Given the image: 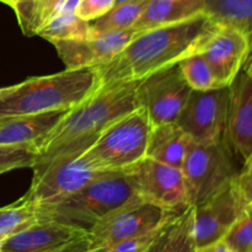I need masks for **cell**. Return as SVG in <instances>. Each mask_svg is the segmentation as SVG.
Instances as JSON below:
<instances>
[{"label":"cell","mask_w":252,"mask_h":252,"mask_svg":"<svg viewBox=\"0 0 252 252\" xmlns=\"http://www.w3.org/2000/svg\"><path fill=\"white\" fill-rule=\"evenodd\" d=\"M251 36L236 29L216 25L198 53L204 57L220 88L229 86L250 58Z\"/></svg>","instance_id":"cell-14"},{"label":"cell","mask_w":252,"mask_h":252,"mask_svg":"<svg viewBox=\"0 0 252 252\" xmlns=\"http://www.w3.org/2000/svg\"><path fill=\"white\" fill-rule=\"evenodd\" d=\"M193 208L194 239L199 248L220 240L244 212L252 209V201L239 192L233 180L225 189Z\"/></svg>","instance_id":"cell-13"},{"label":"cell","mask_w":252,"mask_h":252,"mask_svg":"<svg viewBox=\"0 0 252 252\" xmlns=\"http://www.w3.org/2000/svg\"><path fill=\"white\" fill-rule=\"evenodd\" d=\"M191 91L179 63L160 69L135 84L138 106L144 108L152 126L176 122Z\"/></svg>","instance_id":"cell-9"},{"label":"cell","mask_w":252,"mask_h":252,"mask_svg":"<svg viewBox=\"0 0 252 252\" xmlns=\"http://www.w3.org/2000/svg\"><path fill=\"white\" fill-rule=\"evenodd\" d=\"M37 155V150L32 148L0 144V175L15 169L33 167Z\"/></svg>","instance_id":"cell-28"},{"label":"cell","mask_w":252,"mask_h":252,"mask_svg":"<svg viewBox=\"0 0 252 252\" xmlns=\"http://www.w3.org/2000/svg\"><path fill=\"white\" fill-rule=\"evenodd\" d=\"M89 231L57 220H37L2 241L1 252H53Z\"/></svg>","instance_id":"cell-16"},{"label":"cell","mask_w":252,"mask_h":252,"mask_svg":"<svg viewBox=\"0 0 252 252\" xmlns=\"http://www.w3.org/2000/svg\"><path fill=\"white\" fill-rule=\"evenodd\" d=\"M53 252H90V241H89V234L80 239L70 241L66 245L62 246L58 250Z\"/></svg>","instance_id":"cell-31"},{"label":"cell","mask_w":252,"mask_h":252,"mask_svg":"<svg viewBox=\"0 0 252 252\" xmlns=\"http://www.w3.org/2000/svg\"><path fill=\"white\" fill-rule=\"evenodd\" d=\"M65 111L0 117V144L32 148L38 153L42 143Z\"/></svg>","instance_id":"cell-17"},{"label":"cell","mask_w":252,"mask_h":252,"mask_svg":"<svg viewBox=\"0 0 252 252\" xmlns=\"http://www.w3.org/2000/svg\"><path fill=\"white\" fill-rule=\"evenodd\" d=\"M65 0H20L14 7L22 33L37 36L42 27L61 10Z\"/></svg>","instance_id":"cell-22"},{"label":"cell","mask_w":252,"mask_h":252,"mask_svg":"<svg viewBox=\"0 0 252 252\" xmlns=\"http://www.w3.org/2000/svg\"><path fill=\"white\" fill-rule=\"evenodd\" d=\"M127 171L139 198L174 213L189 206L181 169L144 157Z\"/></svg>","instance_id":"cell-10"},{"label":"cell","mask_w":252,"mask_h":252,"mask_svg":"<svg viewBox=\"0 0 252 252\" xmlns=\"http://www.w3.org/2000/svg\"><path fill=\"white\" fill-rule=\"evenodd\" d=\"M165 223H166V221H165ZM164 224H162V225H164ZM161 226L149 231V233L142 234V235H138L134 236V238L121 241V243L116 244L112 248L108 249L106 252H147L149 246L153 244V241L157 239Z\"/></svg>","instance_id":"cell-30"},{"label":"cell","mask_w":252,"mask_h":252,"mask_svg":"<svg viewBox=\"0 0 252 252\" xmlns=\"http://www.w3.org/2000/svg\"><path fill=\"white\" fill-rule=\"evenodd\" d=\"M191 140L176 122L152 126L145 157L181 169Z\"/></svg>","instance_id":"cell-18"},{"label":"cell","mask_w":252,"mask_h":252,"mask_svg":"<svg viewBox=\"0 0 252 252\" xmlns=\"http://www.w3.org/2000/svg\"><path fill=\"white\" fill-rule=\"evenodd\" d=\"M223 139L241 162L252 158V74L251 58L228 86Z\"/></svg>","instance_id":"cell-12"},{"label":"cell","mask_w":252,"mask_h":252,"mask_svg":"<svg viewBox=\"0 0 252 252\" xmlns=\"http://www.w3.org/2000/svg\"><path fill=\"white\" fill-rule=\"evenodd\" d=\"M33 179L25 198L36 207L63 201L102 172L89 167L80 155H59L33 165Z\"/></svg>","instance_id":"cell-8"},{"label":"cell","mask_w":252,"mask_h":252,"mask_svg":"<svg viewBox=\"0 0 252 252\" xmlns=\"http://www.w3.org/2000/svg\"><path fill=\"white\" fill-rule=\"evenodd\" d=\"M251 214L252 209L244 212L221 238L231 252H252Z\"/></svg>","instance_id":"cell-27"},{"label":"cell","mask_w":252,"mask_h":252,"mask_svg":"<svg viewBox=\"0 0 252 252\" xmlns=\"http://www.w3.org/2000/svg\"><path fill=\"white\" fill-rule=\"evenodd\" d=\"M216 25L206 14L185 21L140 31L110 63L98 66L100 88L134 83L198 53Z\"/></svg>","instance_id":"cell-1"},{"label":"cell","mask_w":252,"mask_h":252,"mask_svg":"<svg viewBox=\"0 0 252 252\" xmlns=\"http://www.w3.org/2000/svg\"><path fill=\"white\" fill-rule=\"evenodd\" d=\"M100 88L96 68L75 69L0 88V117L68 111Z\"/></svg>","instance_id":"cell-3"},{"label":"cell","mask_w":252,"mask_h":252,"mask_svg":"<svg viewBox=\"0 0 252 252\" xmlns=\"http://www.w3.org/2000/svg\"><path fill=\"white\" fill-rule=\"evenodd\" d=\"M185 80L192 90L206 91L220 88L208 62L199 53H194L179 62Z\"/></svg>","instance_id":"cell-26"},{"label":"cell","mask_w":252,"mask_h":252,"mask_svg":"<svg viewBox=\"0 0 252 252\" xmlns=\"http://www.w3.org/2000/svg\"><path fill=\"white\" fill-rule=\"evenodd\" d=\"M152 125L138 106L111 123L80 158L98 172L126 170L145 157Z\"/></svg>","instance_id":"cell-5"},{"label":"cell","mask_w":252,"mask_h":252,"mask_svg":"<svg viewBox=\"0 0 252 252\" xmlns=\"http://www.w3.org/2000/svg\"><path fill=\"white\" fill-rule=\"evenodd\" d=\"M203 2L204 0H149L133 29L147 31L185 21L203 12Z\"/></svg>","instance_id":"cell-19"},{"label":"cell","mask_w":252,"mask_h":252,"mask_svg":"<svg viewBox=\"0 0 252 252\" xmlns=\"http://www.w3.org/2000/svg\"><path fill=\"white\" fill-rule=\"evenodd\" d=\"M135 84L125 83L98 89L75 107L65 111L37 155L43 162L59 155H80L117 118L138 107Z\"/></svg>","instance_id":"cell-2"},{"label":"cell","mask_w":252,"mask_h":252,"mask_svg":"<svg viewBox=\"0 0 252 252\" xmlns=\"http://www.w3.org/2000/svg\"><path fill=\"white\" fill-rule=\"evenodd\" d=\"M235 157L224 139L214 143H189L182 162L189 206H197L225 189L238 174Z\"/></svg>","instance_id":"cell-6"},{"label":"cell","mask_w":252,"mask_h":252,"mask_svg":"<svg viewBox=\"0 0 252 252\" xmlns=\"http://www.w3.org/2000/svg\"><path fill=\"white\" fill-rule=\"evenodd\" d=\"M36 221V206L22 197L15 203L0 208V239L5 240Z\"/></svg>","instance_id":"cell-25"},{"label":"cell","mask_w":252,"mask_h":252,"mask_svg":"<svg viewBox=\"0 0 252 252\" xmlns=\"http://www.w3.org/2000/svg\"><path fill=\"white\" fill-rule=\"evenodd\" d=\"M228 86L206 91L192 90L176 123L192 142L214 143L223 139Z\"/></svg>","instance_id":"cell-11"},{"label":"cell","mask_w":252,"mask_h":252,"mask_svg":"<svg viewBox=\"0 0 252 252\" xmlns=\"http://www.w3.org/2000/svg\"><path fill=\"white\" fill-rule=\"evenodd\" d=\"M2 241H4V240H2V239H0V252H1V245H2Z\"/></svg>","instance_id":"cell-36"},{"label":"cell","mask_w":252,"mask_h":252,"mask_svg":"<svg viewBox=\"0 0 252 252\" xmlns=\"http://www.w3.org/2000/svg\"><path fill=\"white\" fill-rule=\"evenodd\" d=\"M196 249L194 208L189 206L161 226L147 252H194Z\"/></svg>","instance_id":"cell-20"},{"label":"cell","mask_w":252,"mask_h":252,"mask_svg":"<svg viewBox=\"0 0 252 252\" xmlns=\"http://www.w3.org/2000/svg\"><path fill=\"white\" fill-rule=\"evenodd\" d=\"M175 214L177 213L134 197L106 214L89 229L90 251L108 250L121 241L149 233L161 226Z\"/></svg>","instance_id":"cell-7"},{"label":"cell","mask_w":252,"mask_h":252,"mask_svg":"<svg viewBox=\"0 0 252 252\" xmlns=\"http://www.w3.org/2000/svg\"><path fill=\"white\" fill-rule=\"evenodd\" d=\"M107 250H106V249H98V250H93V251H90V252H106Z\"/></svg>","instance_id":"cell-34"},{"label":"cell","mask_w":252,"mask_h":252,"mask_svg":"<svg viewBox=\"0 0 252 252\" xmlns=\"http://www.w3.org/2000/svg\"><path fill=\"white\" fill-rule=\"evenodd\" d=\"M139 32L135 29L107 31L84 39L57 41L52 44L68 70L98 68L110 63Z\"/></svg>","instance_id":"cell-15"},{"label":"cell","mask_w":252,"mask_h":252,"mask_svg":"<svg viewBox=\"0 0 252 252\" xmlns=\"http://www.w3.org/2000/svg\"><path fill=\"white\" fill-rule=\"evenodd\" d=\"M123 1H127V0H116V5L121 4V2H123Z\"/></svg>","instance_id":"cell-35"},{"label":"cell","mask_w":252,"mask_h":252,"mask_svg":"<svg viewBox=\"0 0 252 252\" xmlns=\"http://www.w3.org/2000/svg\"><path fill=\"white\" fill-rule=\"evenodd\" d=\"M203 14L214 25L236 29L251 36L252 0H204Z\"/></svg>","instance_id":"cell-21"},{"label":"cell","mask_w":252,"mask_h":252,"mask_svg":"<svg viewBox=\"0 0 252 252\" xmlns=\"http://www.w3.org/2000/svg\"><path fill=\"white\" fill-rule=\"evenodd\" d=\"M149 0H127L115 5L107 14L90 22L91 33L97 34L107 31H122L133 29Z\"/></svg>","instance_id":"cell-24"},{"label":"cell","mask_w":252,"mask_h":252,"mask_svg":"<svg viewBox=\"0 0 252 252\" xmlns=\"http://www.w3.org/2000/svg\"><path fill=\"white\" fill-rule=\"evenodd\" d=\"M0 1L4 2V4H6V5H9V6H11L12 9H14L15 5H16L20 0H0Z\"/></svg>","instance_id":"cell-33"},{"label":"cell","mask_w":252,"mask_h":252,"mask_svg":"<svg viewBox=\"0 0 252 252\" xmlns=\"http://www.w3.org/2000/svg\"><path fill=\"white\" fill-rule=\"evenodd\" d=\"M194 252H231L230 249L226 246V244L223 240H217L214 243L207 244V245L199 246L196 249Z\"/></svg>","instance_id":"cell-32"},{"label":"cell","mask_w":252,"mask_h":252,"mask_svg":"<svg viewBox=\"0 0 252 252\" xmlns=\"http://www.w3.org/2000/svg\"><path fill=\"white\" fill-rule=\"evenodd\" d=\"M116 5V0H78L75 14L85 21H95L107 14Z\"/></svg>","instance_id":"cell-29"},{"label":"cell","mask_w":252,"mask_h":252,"mask_svg":"<svg viewBox=\"0 0 252 252\" xmlns=\"http://www.w3.org/2000/svg\"><path fill=\"white\" fill-rule=\"evenodd\" d=\"M134 197L138 196L127 169L102 172L63 201L36 207L37 220H57L89 231L96 221Z\"/></svg>","instance_id":"cell-4"},{"label":"cell","mask_w":252,"mask_h":252,"mask_svg":"<svg viewBox=\"0 0 252 252\" xmlns=\"http://www.w3.org/2000/svg\"><path fill=\"white\" fill-rule=\"evenodd\" d=\"M51 43L57 41H74L93 36L90 22L80 19L75 11L61 9L37 33Z\"/></svg>","instance_id":"cell-23"}]
</instances>
